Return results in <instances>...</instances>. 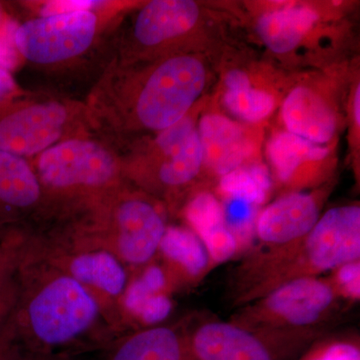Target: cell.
<instances>
[{"label": "cell", "mask_w": 360, "mask_h": 360, "mask_svg": "<svg viewBox=\"0 0 360 360\" xmlns=\"http://www.w3.org/2000/svg\"><path fill=\"white\" fill-rule=\"evenodd\" d=\"M359 206L331 208L291 250L250 276L234 281V303L243 307L281 284L322 276L342 265L359 262Z\"/></svg>", "instance_id": "4"}, {"label": "cell", "mask_w": 360, "mask_h": 360, "mask_svg": "<svg viewBox=\"0 0 360 360\" xmlns=\"http://www.w3.org/2000/svg\"><path fill=\"white\" fill-rule=\"evenodd\" d=\"M321 217L319 198L311 193L286 194L272 202L255 222L259 245L243 260L236 276L257 271L291 250L311 231Z\"/></svg>", "instance_id": "10"}, {"label": "cell", "mask_w": 360, "mask_h": 360, "mask_svg": "<svg viewBox=\"0 0 360 360\" xmlns=\"http://www.w3.org/2000/svg\"><path fill=\"white\" fill-rule=\"evenodd\" d=\"M32 243L49 262L94 291L124 321L120 300L129 284V274L115 255L101 246L51 245L33 238Z\"/></svg>", "instance_id": "11"}, {"label": "cell", "mask_w": 360, "mask_h": 360, "mask_svg": "<svg viewBox=\"0 0 360 360\" xmlns=\"http://www.w3.org/2000/svg\"><path fill=\"white\" fill-rule=\"evenodd\" d=\"M343 302L330 276L303 277L243 305L231 321L259 330L324 331Z\"/></svg>", "instance_id": "5"}, {"label": "cell", "mask_w": 360, "mask_h": 360, "mask_svg": "<svg viewBox=\"0 0 360 360\" xmlns=\"http://www.w3.org/2000/svg\"><path fill=\"white\" fill-rule=\"evenodd\" d=\"M146 269L129 281L120 300V309L125 323L141 322L146 326L160 323L172 310V302L167 295L168 276L162 267L148 265Z\"/></svg>", "instance_id": "17"}, {"label": "cell", "mask_w": 360, "mask_h": 360, "mask_svg": "<svg viewBox=\"0 0 360 360\" xmlns=\"http://www.w3.org/2000/svg\"><path fill=\"white\" fill-rule=\"evenodd\" d=\"M9 328L18 349L68 354L101 352L127 330L115 310L49 262L32 238L16 271Z\"/></svg>", "instance_id": "1"}, {"label": "cell", "mask_w": 360, "mask_h": 360, "mask_svg": "<svg viewBox=\"0 0 360 360\" xmlns=\"http://www.w3.org/2000/svg\"><path fill=\"white\" fill-rule=\"evenodd\" d=\"M224 103L234 115L248 122L264 120L276 106V101L271 94L264 90L251 89L250 84L226 90Z\"/></svg>", "instance_id": "25"}, {"label": "cell", "mask_w": 360, "mask_h": 360, "mask_svg": "<svg viewBox=\"0 0 360 360\" xmlns=\"http://www.w3.org/2000/svg\"><path fill=\"white\" fill-rule=\"evenodd\" d=\"M359 104H360V86H357L356 91H355L354 96V117L355 122L357 123V125L360 124V110H359Z\"/></svg>", "instance_id": "30"}, {"label": "cell", "mask_w": 360, "mask_h": 360, "mask_svg": "<svg viewBox=\"0 0 360 360\" xmlns=\"http://www.w3.org/2000/svg\"><path fill=\"white\" fill-rule=\"evenodd\" d=\"M158 253L167 264V274L172 272L184 283H198L213 267L202 241L186 227L167 226Z\"/></svg>", "instance_id": "20"}, {"label": "cell", "mask_w": 360, "mask_h": 360, "mask_svg": "<svg viewBox=\"0 0 360 360\" xmlns=\"http://www.w3.org/2000/svg\"><path fill=\"white\" fill-rule=\"evenodd\" d=\"M155 153L160 158L153 167L132 181L160 193H169L191 184L203 165L202 146L193 120L186 116L158 132Z\"/></svg>", "instance_id": "12"}, {"label": "cell", "mask_w": 360, "mask_h": 360, "mask_svg": "<svg viewBox=\"0 0 360 360\" xmlns=\"http://www.w3.org/2000/svg\"><path fill=\"white\" fill-rule=\"evenodd\" d=\"M336 290L345 302H356L359 298V262L338 267L329 274Z\"/></svg>", "instance_id": "27"}, {"label": "cell", "mask_w": 360, "mask_h": 360, "mask_svg": "<svg viewBox=\"0 0 360 360\" xmlns=\"http://www.w3.org/2000/svg\"><path fill=\"white\" fill-rule=\"evenodd\" d=\"M42 203L44 193L32 165L0 149V224H30Z\"/></svg>", "instance_id": "13"}, {"label": "cell", "mask_w": 360, "mask_h": 360, "mask_svg": "<svg viewBox=\"0 0 360 360\" xmlns=\"http://www.w3.org/2000/svg\"><path fill=\"white\" fill-rule=\"evenodd\" d=\"M317 13L307 6H290L264 14L257 30L264 44L276 53L295 49L316 22Z\"/></svg>", "instance_id": "21"}, {"label": "cell", "mask_w": 360, "mask_h": 360, "mask_svg": "<svg viewBox=\"0 0 360 360\" xmlns=\"http://www.w3.org/2000/svg\"><path fill=\"white\" fill-rule=\"evenodd\" d=\"M187 222L207 250L213 266L238 252V240L229 229L222 205L212 194H198L186 208Z\"/></svg>", "instance_id": "18"}, {"label": "cell", "mask_w": 360, "mask_h": 360, "mask_svg": "<svg viewBox=\"0 0 360 360\" xmlns=\"http://www.w3.org/2000/svg\"><path fill=\"white\" fill-rule=\"evenodd\" d=\"M281 113L288 132L314 143H326L335 134L333 110L321 96L307 87H296L288 94Z\"/></svg>", "instance_id": "19"}, {"label": "cell", "mask_w": 360, "mask_h": 360, "mask_svg": "<svg viewBox=\"0 0 360 360\" xmlns=\"http://www.w3.org/2000/svg\"><path fill=\"white\" fill-rule=\"evenodd\" d=\"M205 84V68L193 56L165 59L143 77L115 58L84 103L87 122L112 139L139 129L160 132L186 117Z\"/></svg>", "instance_id": "2"}, {"label": "cell", "mask_w": 360, "mask_h": 360, "mask_svg": "<svg viewBox=\"0 0 360 360\" xmlns=\"http://www.w3.org/2000/svg\"><path fill=\"white\" fill-rule=\"evenodd\" d=\"M271 180L264 165H253L248 169H238L224 175L220 189L227 196L245 205H262L266 198Z\"/></svg>", "instance_id": "23"}, {"label": "cell", "mask_w": 360, "mask_h": 360, "mask_svg": "<svg viewBox=\"0 0 360 360\" xmlns=\"http://www.w3.org/2000/svg\"><path fill=\"white\" fill-rule=\"evenodd\" d=\"M26 96L7 68L0 66V108Z\"/></svg>", "instance_id": "28"}, {"label": "cell", "mask_w": 360, "mask_h": 360, "mask_svg": "<svg viewBox=\"0 0 360 360\" xmlns=\"http://www.w3.org/2000/svg\"><path fill=\"white\" fill-rule=\"evenodd\" d=\"M89 125L84 103L27 96L0 108V149L27 158L72 137L78 123Z\"/></svg>", "instance_id": "9"}, {"label": "cell", "mask_w": 360, "mask_h": 360, "mask_svg": "<svg viewBox=\"0 0 360 360\" xmlns=\"http://www.w3.org/2000/svg\"><path fill=\"white\" fill-rule=\"evenodd\" d=\"M32 238L27 224H0V293L13 283Z\"/></svg>", "instance_id": "24"}, {"label": "cell", "mask_w": 360, "mask_h": 360, "mask_svg": "<svg viewBox=\"0 0 360 360\" xmlns=\"http://www.w3.org/2000/svg\"><path fill=\"white\" fill-rule=\"evenodd\" d=\"M267 155L278 179L286 182L305 161L323 160L328 149L290 132H281L269 141Z\"/></svg>", "instance_id": "22"}, {"label": "cell", "mask_w": 360, "mask_h": 360, "mask_svg": "<svg viewBox=\"0 0 360 360\" xmlns=\"http://www.w3.org/2000/svg\"><path fill=\"white\" fill-rule=\"evenodd\" d=\"M200 9L191 0H153L135 16L130 44L155 49L186 34L198 22Z\"/></svg>", "instance_id": "14"}, {"label": "cell", "mask_w": 360, "mask_h": 360, "mask_svg": "<svg viewBox=\"0 0 360 360\" xmlns=\"http://www.w3.org/2000/svg\"><path fill=\"white\" fill-rule=\"evenodd\" d=\"M33 169L44 193L40 215L91 210L124 186L122 160L115 149L85 135L46 149Z\"/></svg>", "instance_id": "3"}, {"label": "cell", "mask_w": 360, "mask_h": 360, "mask_svg": "<svg viewBox=\"0 0 360 360\" xmlns=\"http://www.w3.org/2000/svg\"><path fill=\"white\" fill-rule=\"evenodd\" d=\"M101 352V360H188L186 329L155 326L124 333Z\"/></svg>", "instance_id": "15"}, {"label": "cell", "mask_w": 360, "mask_h": 360, "mask_svg": "<svg viewBox=\"0 0 360 360\" xmlns=\"http://www.w3.org/2000/svg\"><path fill=\"white\" fill-rule=\"evenodd\" d=\"M167 226L153 201L124 186L99 210L96 240L125 266L146 267L158 255Z\"/></svg>", "instance_id": "7"}, {"label": "cell", "mask_w": 360, "mask_h": 360, "mask_svg": "<svg viewBox=\"0 0 360 360\" xmlns=\"http://www.w3.org/2000/svg\"><path fill=\"white\" fill-rule=\"evenodd\" d=\"M15 300V278L0 293V360H11L18 348L14 345L9 328V317Z\"/></svg>", "instance_id": "26"}, {"label": "cell", "mask_w": 360, "mask_h": 360, "mask_svg": "<svg viewBox=\"0 0 360 360\" xmlns=\"http://www.w3.org/2000/svg\"><path fill=\"white\" fill-rule=\"evenodd\" d=\"M85 354H40L18 349L11 360H85Z\"/></svg>", "instance_id": "29"}, {"label": "cell", "mask_w": 360, "mask_h": 360, "mask_svg": "<svg viewBox=\"0 0 360 360\" xmlns=\"http://www.w3.org/2000/svg\"><path fill=\"white\" fill-rule=\"evenodd\" d=\"M198 131L203 149V162L222 176L238 169L252 151L243 129L225 116H203Z\"/></svg>", "instance_id": "16"}, {"label": "cell", "mask_w": 360, "mask_h": 360, "mask_svg": "<svg viewBox=\"0 0 360 360\" xmlns=\"http://www.w3.org/2000/svg\"><path fill=\"white\" fill-rule=\"evenodd\" d=\"M7 18H8V15H7L6 7H4L2 2H0V32L6 25Z\"/></svg>", "instance_id": "31"}, {"label": "cell", "mask_w": 360, "mask_h": 360, "mask_svg": "<svg viewBox=\"0 0 360 360\" xmlns=\"http://www.w3.org/2000/svg\"><path fill=\"white\" fill-rule=\"evenodd\" d=\"M324 331H269L210 321L186 329L188 360H298Z\"/></svg>", "instance_id": "8"}, {"label": "cell", "mask_w": 360, "mask_h": 360, "mask_svg": "<svg viewBox=\"0 0 360 360\" xmlns=\"http://www.w3.org/2000/svg\"><path fill=\"white\" fill-rule=\"evenodd\" d=\"M94 8L32 18L13 33L16 51L27 63L51 68L75 63L98 44L99 37L115 18L113 2Z\"/></svg>", "instance_id": "6"}]
</instances>
